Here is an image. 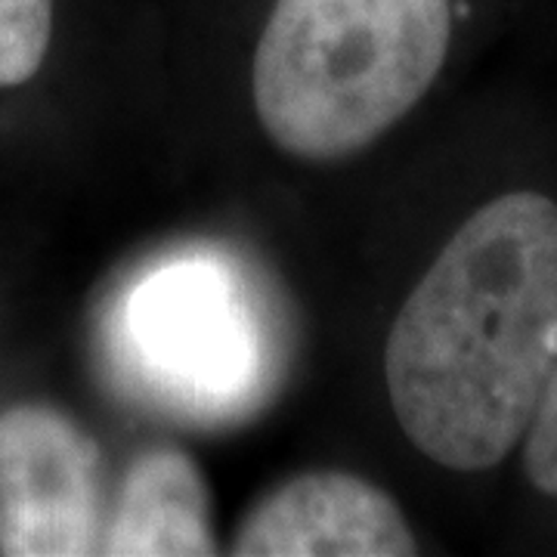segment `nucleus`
Wrapping results in <instances>:
<instances>
[{
    "label": "nucleus",
    "mask_w": 557,
    "mask_h": 557,
    "mask_svg": "<svg viewBox=\"0 0 557 557\" xmlns=\"http://www.w3.org/2000/svg\"><path fill=\"white\" fill-rule=\"evenodd\" d=\"M134 332L168 381L201 394L233 391L248 357V325L214 270L177 267L149 278L134 300Z\"/></svg>",
    "instance_id": "5"
},
{
    "label": "nucleus",
    "mask_w": 557,
    "mask_h": 557,
    "mask_svg": "<svg viewBox=\"0 0 557 557\" xmlns=\"http://www.w3.org/2000/svg\"><path fill=\"white\" fill-rule=\"evenodd\" d=\"M418 545L399 505L344 471H310L282 483L245 515L239 557H403Z\"/></svg>",
    "instance_id": "4"
},
{
    "label": "nucleus",
    "mask_w": 557,
    "mask_h": 557,
    "mask_svg": "<svg viewBox=\"0 0 557 557\" xmlns=\"http://www.w3.org/2000/svg\"><path fill=\"white\" fill-rule=\"evenodd\" d=\"M453 0H276L255 50V109L282 152L357 156L434 87Z\"/></svg>",
    "instance_id": "2"
},
{
    "label": "nucleus",
    "mask_w": 557,
    "mask_h": 557,
    "mask_svg": "<svg viewBox=\"0 0 557 557\" xmlns=\"http://www.w3.org/2000/svg\"><path fill=\"white\" fill-rule=\"evenodd\" d=\"M520 446H523V471L533 490H539L542 496L557 498V357Z\"/></svg>",
    "instance_id": "8"
},
{
    "label": "nucleus",
    "mask_w": 557,
    "mask_h": 557,
    "mask_svg": "<svg viewBox=\"0 0 557 557\" xmlns=\"http://www.w3.org/2000/svg\"><path fill=\"white\" fill-rule=\"evenodd\" d=\"M53 40V0H0V87L32 81Z\"/></svg>",
    "instance_id": "7"
},
{
    "label": "nucleus",
    "mask_w": 557,
    "mask_h": 557,
    "mask_svg": "<svg viewBox=\"0 0 557 557\" xmlns=\"http://www.w3.org/2000/svg\"><path fill=\"white\" fill-rule=\"evenodd\" d=\"M100 555H218L211 493L199 461L180 446L139 453L106 518Z\"/></svg>",
    "instance_id": "6"
},
{
    "label": "nucleus",
    "mask_w": 557,
    "mask_h": 557,
    "mask_svg": "<svg viewBox=\"0 0 557 557\" xmlns=\"http://www.w3.org/2000/svg\"><path fill=\"white\" fill-rule=\"evenodd\" d=\"M102 456L78 421L47 403L0 412V555H100Z\"/></svg>",
    "instance_id": "3"
},
{
    "label": "nucleus",
    "mask_w": 557,
    "mask_h": 557,
    "mask_svg": "<svg viewBox=\"0 0 557 557\" xmlns=\"http://www.w3.org/2000/svg\"><path fill=\"white\" fill-rule=\"evenodd\" d=\"M557 357V201H486L399 307L384 381L403 434L449 471H490L530 428Z\"/></svg>",
    "instance_id": "1"
}]
</instances>
